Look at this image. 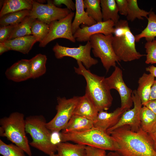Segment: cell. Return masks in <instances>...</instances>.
I'll use <instances>...</instances> for the list:
<instances>
[{
	"label": "cell",
	"instance_id": "1",
	"mask_svg": "<svg viewBox=\"0 0 156 156\" xmlns=\"http://www.w3.org/2000/svg\"><path fill=\"white\" fill-rule=\"evenodd\" d=\"M109 135L116 142V151L124 156H156L153 142L148 133L141 128L137 132L125 125L111 132Z\"/></svg>",
	"mask_w": 156,
	"mask_h": 156
},
{
	"label": "cell",
	"instance_id": "2",
	"mask_svg": "<svg viewBox=\"0 0 156 156\" xmlns=\"http://www.w3.org/2000/svg\"><path fill=\"white\" fill-rule=\"evenodd\" d=\"M77 67H74L75 72L83 76L86 80V94L99 112L108 110L112 105L113 98L104 77L91 73L82 63L77 62Z\"/></svg>",
	"mask_w": 156,
	"mask_h": 156
},
{
	"label": "cell",
	"instance_id": "3",
	"mask_svg": "<svg viewBox=\"0 0 156 156\" xmlns=\"http://www.w3.org/2000/svg\"><path fill=\"white\" fill-rule=\"evenodd\" d=\"M113 34V47L120 61L130 62L146 56L137 51L135 37L131 32L127 20H120L115 24Z\"/></svg>",
	"mask_w": 156,
	"mask_h": 156
},
{
	"label": "cell",
	"instance_id": "4",
	"mask_svg": "<svg viewBox=\"0 0 156 156\" xmlns=\"http://www.w3.org/2000/svg\"><path fill=\"white\" fill-rule=\"evenodd\" d=\"M25 131L31 136L32 147L49 155L57 151V144L52 140L51 132L47 128L45 118L42 115L30 116L25 119Z\"/></svg>",
	"mask_w": 156,
	"mask_h": 156
},
{
	"label": "cell",
	"instance_id": "5",
	"mask_svg": "<svg viewBox=\"0 0 156 156\" xmlns=\"http://www.w3.org/2000/svg\"><path fill=\"white\" fill-rule=\"evenodd\" d=\"M24 115L18 112L12 113L8 117L0 120V136L22 149L29 156L32 153L26 135Z\"/></svg>",
	"mask_w": 156,
	"mask_h": 156
},
{
	"label": "cell",
	"instance_id": "6",
	"mask_svg": "<svg viewBox=\"0 0 156 156\" xmlns=\"http://www.w3.org/2000/svg\"><path fill=\"white\" fill-rule=\"evenodd\" d=\"M59 136L60 142L71 141L111 151H116L118 148L116 142L110 135L94 127L81 132H61Z\"/></svg>",
	"mask_w": 156,
	"mask_h": 156
},
{
	"label": "cell",
	"instance_id": "7",
	"mask_svg": "<svg viewBox=\"0 0 156 156\" xmlns=\"http://www.w3.org/2000/svg\"><path fill=\"white\" fill-rule=\"evenodd\" d=\"M113 34L105 35L99 33L91 36L89 41L94 56L100 59L107 72L112 67H115L116 63L121 61L113 47Z\"/></svg>",
	"mask_w": 156,
	"mask_h": 156
},
{
	"label": "cell",
	"instance_id": "8",
	"mask_svg": "<svg viewBox=\"0 0 156 156\" xmlns=\"http://www.w3.org/2000/svg\"><path fill=\"white\" fill-rule=\"evenodd\" d=\"M79 98L78 96L69 99L65 97H57L56 114L46 124V127L52 133H59L65 127L73 115Z\"/></svg>",
	"mask_w": 156,
	"mask_h": 156
},
{
	"label": "cell",
	"instance_id": "9",
	"mask_svg": "<svg viewBox=\"0 0 156 156\" xmlns=\"http://www.w3.org/2000/svg\"><path fill=\"white\" fill-rule=\"evenodd\" d=\"M91 49L90 42L88 41L85 45L80 44L77 47L63 46L57 42L52 49L56 58L60 59L65 57H72L77 62H81L85 67L88 69L98 62L97 60L91 56Z\"/></svg>",
	"mask_w": 156,
	"mask_h": 156
},
{
	"label": "cell",
	"instance_id": "10",
	"mask_svg": "<svg viewBox=\"0 0 156 156\" xmlns=\"http://www.w3.org/2000/svg\"><path fill=\"white\" fill-rule=\"evenodd\" d=\"M32 8L29 16L48 25L52 21L65 18L72 12L67 8L57 7L50 0L44 4L32 0Z\"/></svg>",
	"mask_w": 156,
	"mask_h": 156
},
{
	"label": "cell",
	"instance_id": "11",
	"mask_svg": "<svg viewBox=\"0 0 156 156\" xmlns=\"http://www.w3.org/2000/svg\"><path fill=\"white\" fill-rule=\"evenodd\" d=\"M75 15V13L71 12L65 18L52 22L49 25V31L47 35L40 42L39 46L44 47L51 41L59 38L66 39L75 42L76 40L72 29V21Z\"/></svg>",
	"mask_w": 156,
	"mask_h": 156
},
{
	"label": "cell",
	"instance_id": "12",
	"mask_svg": "<svg viewBox=\"0 0 156 156\" xmlns=\"http://www.w3.org/2000/svg\"><path fill=\"white\" fill-rule=\"evenodd\" d=\"M114 68L112 74L105 78V81L110 90L114 89L118 92L121 99L120 107L128 110L131 107L133 103L132 96L133 91L124 82L122 70L116 66Z\"/></svg>",
	"mask_w": 156,
	"mask_h": 156
},
{
	"label": "cell",
	"instance_id": "13",
	"mask_svg": "<svg viewBox=\"0 0 156 156\" xmlns=\"http://www.w3.org/2000/svg\"><path fill=\"white\" fill-rule=\"evenodd\" d=\"M132 96L133 107L126 110L123 113L118 123L107 130L108 134L109 135L111 132L117 128L126 125L129 126L130 129L133 131L137 132L141 128L140 112L142 105V101L137 94L136 90L133 91Z\"/></svg>",
	"mask_w": 156,
	"mask_h": 156
},
{
	"label": "cell",
	"instance_id": "14",
	"mask_svg": "<svg viewBox=\"0 0 156 156\" xmlns=\"http://www.w3.org/2000/svg\"><path fill=\"white\" fill-rule=\"evenodd\" d=\"M115 23L109 20L98 22L90 26L84 25L79 27L73 34L76 41L79 42H88L92 35L102 34L105 35L113 34Z\"/></svg>",
	"mask_w": 156,
	"mask_h": 156
},
{
	"label": "cell",
	"instance_id": "15",
	"mask_svg": "<svg viewBox=\"0 0 156 156\" xmlns=\"http://www.w3.org/2000/svg\"><path fill=\"white\" fill-rule=\"evenodd\" d=\"M126 110H127L118 107L111 112L104 111L99 112L94 122V127L106 132L108 129L114 126L118 123Z\"/></svg>",
	"mask_w": 156,
	"mask_h": 156
},
{
	"label": "cell",
	"instance_id": "16",
	"mask_svg": "<svg viewBox=\"0 0 156 156\" xmlns=\"http://www.w3.org/2000/svg\"><path fill=\"white\" fill-rule=\"evenodd\" d=\"M5 74L8 79L16 82L31 78L29 60L22 59L15 63L6 70Z\"/></svg>",
	"mask_w": 156,
	"mask_h": 156
},
{
	"label": "cell",
	"instance_id": "17",
	"mask_svg": "<svg viewBox=\"0 0 156 156\" xmlns=\"http://www.w3.org/2000/svg\"><path fill=\"white\" fill-rule=\"evenodd\" d=\"M99 111L88 96L86 94L79 96L73 114L79 116L93 122L96 120Z\"/></svg>",
	"mask_w": 156,
	"mask_h": 156
},
{
	"label": "cell",
	"instance_id": "18",
	"mask_svg": "<svg viewBox=\"0 0 156 156\" xmlns=\"http://www.w3.org/2000/svg\"><path fill=\"white\" fill-rule=\"evenodd\" d=\"M37 42L36 38L31 35L16 38L2 43L10 50L26 54L28 53L34 44Z\"/></svg>",
	"mask_w": 156,
	"mask_h": 156
},
{
	"label": "cell",
	"instance_id": "19",
	"mask_svg": "<svg viewBox=\"0 0 156 156\" xmlns=\"http://www.w3.org/2000/svg\"><path fill=\"white\" fill-rule=\"evenodd\" d=\"M75 4L76 12L74 20L72 23V29L73 34L80 27V25L81 24L89 26L97 23L89 16L85 10L83 0H76Z\"/></svg>",
	"mask_w": 156,
	"mask_h": 156
},
{
	"label": "cell",
	"instance_id": "20",
	"mask_svg": "<svg viewBox=\"0 0 156 156\" xmlns=\"http://www.w3.org/2000/svg\"><path fill=\"white\" fill-rule=\"evenodd\" d=\"M155 80V77L150 73H144L139 78L138 86L136 91L143 105L150 101L151 88Z\"/></svg>",
	"mask_w": 156,
	"mask_h": 156
},
{
	"label": "cell",
	"instance_id": "21",
	"mask_svg": "<svg viewBox=\"0 0 156 156\" xmlns=\"http://www.w3.org/2000/svg\"><path fill=\"white\" fill-rule=\"evenodd\" d=\"M93 122L87 118L73 114L61 132L68 133L86 131L94 127Z\"/></svg>",
	"mask_w": 156,
	"mask_h": 156
},
{
	"label": "cell",
	"instance_id": "22",
	"mask_svg": "<svg viewBox=\"0 0 156 156\" xmlns=\"http://www.w3.org/2000/svg\"><path fill=\"white\" fill-rule=\"evenodd\" d=\"M86 146L67 142L57 143V151L59 156H86Z\"/></svg>",
	"mask_w": 156,
	"mask_h": 156
},
{
	"label": "cell",
	"instance_id": "23",
	"mask_svg": "<svg viewBox=\"0 0 156 156\" xmlns=\"http://www.w3.org/2000/svg\"><path fill=\"white\" fill-rule=\"evenodd\" d=\"M32 8V0H5L0 12V17L22 10H31Z\"/></svg>",
	"mask_w": 156,
	"mask_h": 156
},
{
	"label": "cell",
	"instance_id": "24",
	"mask_svg": "<svg viewBox=\"0 0 156 156\" xmlns=\"http://www.w3.org/2000/svg\"><path fill=\"white\" fill-rule=\"evenodd\" d=\"M141 127L148 134L156 131V115L145 106L141 108L140 112Z\"/></svg>",
	"mask_w": 156,
	"mask_h": 156
},
{
	"label": "cell",
	"instance_id": "25",
	"mask_svg": "<svg viewBox=\"0 0 156 156\" xmlns=\"http://www.w3.org/2000/svg\"><path fill=\"white\" fill-rule=\"evenodd\" d=\"M46 56L38 54L29 60V66L31 78L34 79L44 75L46 72Z\"/></svg>",
	"mask_w": 156,
	"mask_h": 156
},
{
	"label": "cell",
	"instance_id": "26",
	"mask_svg": "<svg viewBox=\"0 0 156 156\" xmlns=\"http://www.w3.org/2000/svg\"><path fill=\"white\" fill-rule=\"evenodd\" d=\"M103 21L111 20L115 24L119 21V11L115 0H101Z\"/></svg>",
	"mask_w": 156,
	"mask_h": 156
},
{
	"label": "cell",
	"instance_id": "27",
	"mask_svg": "<svg viewBox=\"0 0 156 156\" xmlns=\"http://www.w3.org/2000/svg\"><path fill=\"white\" fill-rule=\"evenodd\" d=\"M147 19L148 21L146 27L140 33L135 36L136 42L144 38L147 41H151L156 37V14L151 11Z\"/></svg>",
	"mask_w": 156,
	"mask_h": 156
},
{
	"label": "cell",
	"instance_id": "28",
	"mask_svg": "<svg viewBox=\"0 0 156 156\" xmlns=\"http://www.w3.org/2000/svg\"><path fill=\"white\" fill-rule=\"evenodd\" d=\"M35 19L29 16L26 17L15 27L8 40L17 38L32 35L31 27Z\"/></svg>",
	"mask_w": 156,
	"mask_h": 156
},
{
	"label": "cell",
	"instance_id": "29",
	"mask_svg": "<svg viewBox=\"0 0 156 156\" xmlns=\"http://www.w3.org/2000/svg\"><path fill=\"white\" fill-rule=\"evenodd\" d=\"M30 10H25L7 14L0 18L1 26L16 25L29 16Z\"/></svg>",
	"mask_w": 156,
	"mask_h": 156
},
{
	"label": "cell",
	"instance_id": "30",
	"mask_svg": "<svg viewBox=\"0 0 156 156\" xmlns=\"http://www.w3.org/2000/svg\"><path fill=\"white\" fill-rule=\"evenodd\" d=\"M100 2L101 0H83L86 12L97 22L103 21Z\"/></svg>",
	"mask_w": 156,
	"mask_h": 156
},
{
	"label": "cell",
	"instance_id": "31",
	"mask_svg": "<svg viewBox=\"0 0 156 156\" xmlns=\"http://www.w3.org/2000/svg\"><path fill=\"white\" fill-rule=\"evenodd\" d=\"M150 12H148L140 9L137 0H128V10L127 18L131 21L136 18L144 20L143 17L147 18Z\"/></svg>",
	"mask_w": 156,
	"mask_h": 156
},
{
	"label": "cell",
	"instance_id": "32",
	"mask_svg": "<svg viewBox=\"0 0 156 156\" xmlns=\"http://www.w3.org/2000/svg\"><path fill=\"white\" fill-rule=\"evenodd\" d=\"M49 25L38 19H35L31 27L32 35L40 42L46 38L49 31Z\"/></svg>",
	"mask_w": 156,
	"mask_h": 156
},
{
	"label": "cell",
	"instance_id": "33",
	"mask_svg": "<svg viewBox=\"0 0 156 156\" xmlns=\"http://www.w3.org/2000/svg\"><path fill=\"white\" fill-rule=\"evenodd\" d=\"M23 150L12 144H7L0 140V154L3 156H26Z\"/></svg>",
	"mask_w": 156,
	"mask_h": 156
},
{
	"label": "cell",
	"instance_id": "34",
	"mask_svg": "<svg viewBox=\"0 0 156 156\" xmlns=\"http://www.w3.org/2000/svg\"><path fill=\"white\" fill-rule=\"evenodd\" d=\"M146 54V64H156V40L147 41L144 46Z\"/></svg>",
	"mask_w": 156,
	"mask_h": 156
},
{
	"label": "cell",
	"instance_id": "35",
	"mask_svg": "<svg viewBox=\"0 0 156 156\" xmlns=\"http://www.w3.org/2000/svg\"><path fill=\"white\" fill-rule=\"evenodd\" d=\"M16 25L0 26V42L4 43L8 40L12 32Z\"/></svg>",
	"mask_w": 156,
	"mask_h": 156
},
{
	"label": "cell",
	"instance_id": "36",
	"mask_svg": "<svg viewBox=\"0 0 156 156\" xmlns=\"http://www.w3.org/2000/svg\"><path fill=\"white\" fill-rule=\"evenodd\" d=\"M106 150L100 148L87 146L86 156H106Z\"/></svg>",
	"mask_w": 156,
	"mask_h": 156
},
{
	"label": "cell",
	"instance_id": "37",
	"mask_svg": "<svg viewBox=\"0 0 156 156\" xmlns=\"http://www.w3.org/2000/svg\"><path fill=\"white\" fill-rule=\"evenodd\" d=\"M53 4L55 6H60L63 4L65 5L67 8L71 11L75 10V4L72 0H54Z\"/></svg>",
	"mask_w": 156,
	"mask_h": 156
},
{
	"label": "cell",
	"instance_id": "38",
	"mask_svg": "<svg viewBox=\"0 0 156 156\" xmlns=\"http://www.w3.org/2000/svg\"><path fill=\"white\" fill-rule=\"evenodd\" d=\"M120 14L127 16L128 10V0H115Z\"/></svg>",
	"mask_w": 156,
	"mask_h": 156
},
{
	"label": "cell",
	"instance_id": "39",
	"mask_svg": "<svg viewBox=\"0 0 156 156\" xmlns=\"http://www.w3.org/2000/svg\"><path fill=\"white\" fill-rule=\"evenodd\" d=\"M143 106H146L156 115V99L150 101Z\"/></svg>",
	"mask_w": 156,
	"mask_h": 156
},
{
	"label": "cell",
	"instance_id": "40",
	"mask_svg": "<svg viewBox=\"0 0 156 156\" xmlns=\"http://www.w3.org/2000/svg\"><path fill=\"white\" fill-rule=\"evenodd\" d=\"M156 99V79L151 87L150 96V101Z\"/></svg>",
	"mask_w": 156,
	"mask_h": 156
},
{
	"label": "cell",
	"instance_id": "41",
	"mask_svg": "<svg viewBox=\"0 0 156 156\" xmlns=\"http://www.w3.org/2000/svg\"><path fill=\"white\" fill-rule=\"evenodd\" d=\"M146 70L152 74L156 78V67L152 65L147 67L145 68Z\"/></svg>",
	"mask_w": 156,
	"mask_h": 156
},
{
	"label": "cell",
	"instance_id": "42",
	"mask_svg": "<svg viewBox=\"0 0 156 156\" xmlns=\"http://www.w3.org/2000/svg\"><path fill=\"white\" fill-rule=\"evenodd\" d=\"M148 134L153 142L154 149L156 151V131L153 133Z\"/></svg>",
	"mask_w": 156,
	"mask_h": 156
},
{
	"label": "cell",
	"instance_id": "43",
	"mask_svg": "<svg viewBox=\"0 0 156 156\" xmlns=\"http://www.w3.org/2000/svg\"><path fill=\"white\" fill-rule=\"evenodd\" d=\"M11 50L9 48L5 46L3 43L0 42V55H2L3 53Z\"/></svg>",
	"mask_w": 156,
	"mask_h": 156
},
{
	"label": "cell",
	"instance_id": "44",
	"mask_svg": "<svg viewBox=\"0 0 156 156\" xmlns=\"http://www.w3.org/2000/svg\"><path fill=\"white\" fill-rule=\"evenodd\" d=\"M106 156H124L117 151H111L106 154Z\"/></svg>",
	"mask_w": 156,
	"mask_h": 156
},
{
	"label": "cell",
	"instance_id": "45",
	"mask_svg": "<svg viewBox=\"0 0 156 156\" xmlns=\"http://www.w3.org/2000/svg\"><path fill=\"white\" fill-rule=\"evenodd\" d=\"M49 156H59L57 154H55V153L51 154Z\"/></svg>",
	"mask_w": 156,
	"mask_h": 156
}]
</instances>
